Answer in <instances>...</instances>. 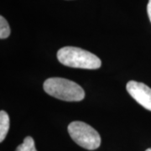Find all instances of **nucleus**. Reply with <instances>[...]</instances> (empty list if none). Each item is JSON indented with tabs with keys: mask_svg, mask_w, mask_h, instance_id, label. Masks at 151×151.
I'll return each instance as SVG.
<instances>
[{
	"mask_svg": "<svg viewBox=\"0 0 151 151\" xmlns=\"http://www.w3.org/2000/svg\"><path fill=\"white\" fill-rule=\"evenodd\" d=\"M57 59L61 64L72 68L96 70L102 65L101 60L96 55L74 46L60 49L57 52Z\"/></svg>",
	"mask_w": 151,
	"mask_h": 151,
	"instance_id": "nucleus-1",
	"label": "nucleus"
},
{
	"mask_svg": "<svg viewBox=\"0 0 151 151\" xmlns=\"http://www.w3.org/2000/svg\"><path fill=\"white\" fill-rule=\"evenodd\" d=\"M43 87L51 97L66 102H79L85 97V92L80 85L65 78H49L44 82Z\"/></svg>",
	"mask_w": 151,
	"mask_h": 151,
	"instance_id": "nucleus-2",
	"label": "nucleus"
},
{
	"mask_svg": "<svg viewBox=\"0 0 151 151\" xmlns=\"http://www.w3.org/2000/svg\"><path fill=\"white\" fill-rule=\"evenodd\" d=\"M68 132L76 144L88 150H94L101 145L99 134L89 124L74 121L68 125Z\"/></svg>",
	"mask_w": 151,
	"mask_h": 151,
	"instance_id": "nucleus-3",
	"label": "nucleus"
},
{
	"mask_svg": "<svg viewBox=\"0 0 151 151\" xmlns=\"http://www.w3.org/2000/svg\"><path fill=\"white\" fill-rule=\"evenodd\" d=\"M126 89L131 97L142 107L151 111V88L145 83L129 81L126 85Z\"/></svg>",
	"mask_w": 151,
	"mask_h": 151,
	"instance_id": "nucleus-4",
	"label": "nucleus"
},
{
	"mask_svg": "<svg viewBox=\"0 0 151 151\" xmlns=\"http://www.w3.org/2000/svg\"><path fill=\"white\" fill-rule=\"evenodd\" d=\"M9 129V117L5 111L0 112V142H3Z\"/></svg>",
	"mask_w": 151,
	"mask_h": 151,
	"instance_id": "nucleus-5",
	"label": "nucleus"
},
{
	"mask_svg": "<svg viewBox=\"0 0 151 151\" xmlns=\"http://www.w3.org/2000/svg\"><path fill=\"white\" fill-rule=\"evenodd\" d=\"M15 151H37L35 145V141L32 137L27 136L20 145L17 147Z\"/></svg>",
	"mask_w": 151,
	"mask_h": 151,
	"instance_id": "nucleus-6",
	"label": "nucleus"
},
{
	"mask_svg": "<svg viewBox=\"0 0 151 151\" xmlns=\"http://www.w3.org/2000/svg\"><path fill=\"white\" fill-rule=\"evenodd\" d=\"M10 35V28L8 22L3 16H0V38L6 39Z\"/></svg>",
	"mask_w": 151,
	"mask_h": 151,
	"instance_id": "nucleus-7",
	"label": "nucleus"
},
{
	"mask_svg": "<svg viewBox=\"0 0 151 151\" xmlns=\"http://www.w3.org/2000/svg\"><path fill=\"white\" fill-rule=\"evenodd\" d=\"M147 13H148V16L150 18V20L151 22V0H149L148 5H147Z\"/></svg>",
	"mask_w": 151,
	"mask_h": 151,
	"instance_id": "nucleus-8",
	"label": "nucleus"
},
{
	"mask_svg": "<svg viewBox=\"0 0 151 151\" xmlns=\"http://www.w3.org/2000/svg\"><path fill=\"white\" fill-rule=\"evenodd\" d=\"M145 151H151V148H150V149H147Z\"/></svg>",
	"mask_w": 151,
	"mask_h": 151,
	"instance_id": "nucleus-9",
	"label": "nucleus"
}]
</instances>
